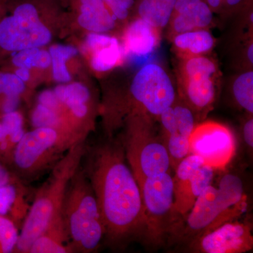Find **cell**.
<instances>
[{"label":"cell","mask_w":253,"mask_h":253,"mask_svg":"<svg viewBox=\"0 0 253 253\" xmlns=\"http://www.w3.org/2000/svg\"><path fill=\"white\" fill-rule=\"evenodd\" d=\"M39 51L38 47L29 48L18 51L13 57V64L18 68H26L28 69L36 67Z\"/></svg>","instance_id":"4dcf8cb0"},{"label":"cell","mask_w":253,"mask_h":253,"mask_svg":"<svg viewBox=\"0 0 253 253\" xmlns=\"http://www.w3.org/2000/svg\"><path fill=\"white\" fill-rule=\"evenodd\" d=\"M86 46L91 52V66L98 72L112 69L119 62L122 49L116 38L93 33L86 39Z\"/></svg>","instance_id":"2e32d148"},{"label":"cell","mask_w":253,"mask_h":253,"mask_svg":"<svg viewBox=\"0 0 253 253\" xmlns=\"http://www.w3.org/2000/svg\"><path fill=\"white\" fill-rule=\"evenodd\" d=\"M174 12L172 29L177 34L205 29L212 21V9L204 0H176Z\"/></svg>","instance_id":"5bb4252c"},{"label":"cell","mask_w":253,"mask_h":253,"mask_svg":"<svg viewBox=\"0 0 253 253\" xmlns=\"http://www.w3.org/2000/svg\"><path fill=\"white\" fill-rule=\"evenodd\" d=\"M62 218L73 253L97 251L105 238L104 222L90 181L82 164L68 184Z\"/></svg>","instance_id":"277c9868"},{"label":"cell","mask_w":253,"mask_h":253,"mask_svg":"<svg viewBox=\"0 0 253 253\" xmlns=\"http://www.w3.org/2000/svg\"><path fill=\"white\" fill-rule=\"evenodd\" d=\"M247 206L242 179L227 173L217 186L211 184L203 191L185 217L172 226L168 238L174 244L189 245L224 223L234 220L246 212Z\"/></svg>","instance_id":"7a4b0ae2"},{"label":"cell","mask_w":253,"mask_h":253,"mask_svg":"<svg viewBox=\"0 0 253 253\" xmlns=\"http://www.w3.org/2000/svg\"><path fill=\"white\" fill-rule=\"evenodd\" d=\"M156 28L139 18L133 21L126 33V49L136 60L148 59L158 44Z\"/></svg>","instance_id":"9a60e30c"},{"label":"cell","mask_w":253,"mask_h":253,"mask_svg":"<svg viewBox=\"0 0 253 253\" xmlns=\"http://www.w3.org/2000/svg\"><path fill=\"white\" fill-rule=\"evenodd\" d=\"M79 9L78 23L84 29L102 33L114 28L116 18L101 0H79Z\"/></svg>","instance_id":"e0dca14e"},{"label":"cell","mask_w":253,"mask_h":253,"mask_svg":"<svg viewBox=\"0 0 253 253\" xmlns=\"http://www.w3.org/2000/svg\"><path fill=\"white\" fill-rule=\"evenodd\" d=\"M174 169L175 174L172 177L174 204L171 229L185 217L200 195L212 184L215 171L205 164L202 158L194 154H189L183 158Z\"/></svg>","instance_id":"30bf717a"},{"label":"cell","mask_w":253,"mask_h":253,"mask_svg":"<svg viewBox=\"0 0 253 253\" xmlns=\"http://www.w3.org/2000/svg\"><path fill=\"white\" fill-rule=\"evenodd\" d=\"M126 110L132 115L159 118L161 113L176 101L175 90L170 78L159 65L149 63L138 71L129 88Z\"/></svg>","instance_id":"ba28073f"},{"label":"cell","mask_w":253,"mask_h":253,"mask_svg":"<svg viewBox=\"0 0 253 253\" xmlns=\"http://www.w3.org/2000/svg\"><path fill=\"white\" fill-rule=\"evenodd\" d=\"M151 117L145 115L131 116L121 144L126 162L138 185L149 176L169 172V154L162 136L155 132Z\"/></svg>","instance_id":"8992f818"},{"label":"cell","mask_w":253,"mask_h":253,"mask_svg":"<svg viewBox=\"0 0 253 253\" xmlns=\"http://www.w3.org/2000/svg\"><path fill=\"white\" fill-rule=\"evenodd\" d=\"M235 151V136L220 123L209 121L196 125L190 137L189 154L199 156L215 171L225 169Z\"/></svg>","instance_id":"8fae6325"},{"label":"cell","mask_w":253,"mask_h":253,"mask_svg":"<svg viewBox=\"0 0 253 253\" xmlns=\"http://www.w3.org/2000/svg\"><path fill=\"white\" fill-rule=\"evenodd\" d=\"M24 89V82L21 81L16 74L0 73V95L19 96Z\"/></svg>","instance_id":"f546056e"},{"label":"cell","mask_w":253,"mask_h":253,"mask_svg":"<svg viewBox=\"0 0 253 253\" xmlns=\"http://www.w3.org/2000/svg\"><path fill=\"white\" fill-rule=\"evenodd\" d=\"M63 222L50 226L30 247L28 253H72Z\"/></svg>","instance_id":"44dd1931"},{"label":"cell","mask_w":253,"mask_h":253,"mask_svg":"<svg viewBox=\"0 0 253 253\" xmlns=\"http://www.w3.org/2000/svg\"><path fill=\"white\" fill-rule=\"evenodd\" d=\"M15 74L18 76L21 81H27L30 78L29 69L26 68H18Z\"/></svg>","instance_id":"e575fe53"},{"label":"cell","mask_w":253,"mask_h":253,"mask_svg":"<svg viewBox=\"0 0 253 253\" xmlns=\"http://www.w3.org/2000/svg\"><path fill=\"white\" fill-rule=\"evenodd\" d=\"M51 38V33L41 22L38 6L32 1L16 5L13 14L0 21V49L5 51L46 45Z\"/></svg>","instance_id":"9c48e42d"},{"label":"cell","mask_w":253,"mask_h":253,"mask_svg":"<svg viewBox=\"0 0 253 253\" xmlns=\"http://www.w3.org/2000/svg\"><path fill=\"white\" fill-rule=\"evenodd\" d=\"M31 123L35 128L50 127L71 136L77 140H85L74 135L63 128V119L54 110L49 109L41 104L37 105L31 115Z\"/></svg>","instance_id":"cb8c5ba5"},{"label":"cell","mask_w":253,"mask_h":253,"mask_svg":"<svg viewBox=\"0 0 253 253\" xmlns=\"http://www.w3.org/2000/svg\"><path fill=\"white\" fill-rule=\"evenodd\" d=\"M144 230L142 239L159 246L168 236L172 223L174 184L169 172L149 176L140 184Z\"/></svg>","instance_id":"52a82bcc"},{"label":"cell","mask_w":253,"mask_h":253,"mask_svg":"<svg viewBox=\"0 0 253 253\" xmlns=\"http://www.w3.org/2000/svg\"><path fill=\"white\" fill-rule=\"evenodd\" d=\"M54 93L61 104L66 106L75 119L84 120L89 113L91 94L86 86L78 83L56 86Z\"/></svg>","instance_id":"ffe728a7"},{"label":"cell","mask_w":253,"mask_h":253,"mask_svg":"<svg viewBox=\"0 0 253 253\" xmlns=\"http://www.w3.org/2000/svg\"><path fill=\"white\" fill-rule=\"evenodd\" d=\"M80 141L53 128H35L15 146L8 167L22 181L36 180Z\"/></svg>","instance_id":"5b68a950"},{"label":"cell","mask_w":253,"mask_h":253,"mask_svg":"<svg viewBox=\"0 0 253 253\" xmlns=\"http://www.w3.org/2000/svg\"><path fill=\"white\" fill-rule=\"evenodd\" d=\"M21 179L6 165L0 161V186L11 183L21 182ZM23 182V181H22Z\"/></svg>","instance_id":"d6a6232c"},{"label":"cell","mask_w":253,"mask_h":253,"mask_svg":"<svg viewBox=\"0 0 253 253\" xmlns=\"http://www.w3.org/2000/svg\"><path fill=\"white\" fill-rule=\"evenodd\" d=\"M212 35L205 29H196L176 35L174 46L189 54L200 55L211 51L214 46Z\"/></svg>","instance_id":"603a6c76"},{"label":"cell","mask_w":253,"mask_h":253,"mask_svg":"<svg viewBox=\"0 0 253 253\" xmlns=\"http://www.w3.org/2000/svg\"><path fill=\"white\" fill-rule=\"evenodd\" d=\"M25 191L22 181L0 186V215L12 219L16 225V221L26 217L30 208L25 199Z\"/></svg>","instance_id":"d6986e66"},{"label":"cell","mask_w":253,"mask_h":253,"mask_svg":"<svg viewBox=\"0 0 253 253\" xmlns=\"http://www.w3.org/2000/svg\"><path fill=\"white\" fill-rule=\"evenodd\" d=\"M243 0H224L226 4L229 6H235L239 4Z\"/></svg>","instance_id":"74e56055"},{"label":"cell","mask_w":253,"mask_h":253,"mask_svg":"<svg viewBox=\"0 0 253 253\" xmlns=\"http://www.w3.org/2000/svg\"><path fill=\"white\" fill-rule=\"evenodd\" d=\"M223 1L224 0H206V2L211 9H217L220 7Z\"/></svg>","instance_id":"d590c367"},{"label":"cell","mask_w":253,"mask_h":253,"mask_svg":"<svg viewBox=\"0 0 253 253\" xmlns=\"http://www.w3.org/2000/svg\"><path fill=\"white\" fill-rule=\"evenodd\" d=\"M217 72V66L212 60L202 56L190 58L184 64V73L186 79L196 77L212 78Z\"/></svg>","instance_id":"4316f807"},{"label":"cell","mask_w":253,"mask_h":253,"mask_svg":"<svg viewBox=\"0 0 253 253\" xmlns=\"http://www.w3.org/2000/svg\"><path fill=\"white\" fill-rule=\"evenodd\" d=\"M175 101L159 117L163 128L161 136L174 169L189 154L190 137L196 126L194 111L187 105L177 104Z\"/></svg>","instance_id":"7c38bea8"},{"label":"cell","mask_w":253,"mask_h":253,"mask_svg":"<svg viewBox=\"0 0 253 253\" xmlns=\"http://www.w3.org/2000/svg\"><path fill=\"white\" fill-rule=\"evenodd\" d=\"M1 7H2V4H1V1H0V9H1Z\"/></svg>","instance_id":"ab89813d"},{"label":"cell","mask_w":253,"mask_h":253,"mask_svg":"<svg viewBox=\"0 0 253 253\" xmlns=\"http://www.w3.org/2000/svg\"><path fill=\"white\" fill-rule=\"evenodd\" d=\"M244 138L245 142L250 149L253 147V120L251 118L246 123L244 126Z\"/></svg>","instance_id":"836d02e7"},{"label":"cell","mask_w":253,"mask_h":253,"mask_svg":"<svg viewBox=\"0 0 253 253\" xmlns=\"http://www.w3.org/2000/svg\"><path fill=\"white\" fill-rule=\"evenodd\" d=\"M19 231L12 219L0 215V253H14Z\"/></svg>","instance_id":"83f0119b"},{"label":"cell","mask_w":253,"mask_h":253,"mask_svg":"<svg viewBox=\"0 0 253 253\" xmlns=\"http://www.w3.org/2000/svg\"><path fill=\"white\" fill-rule=\"evenodd\" d=\"M86 150L85 140L78 141L51 169L48 179L37 191L23 219L14 253H28L37 238L50 226L63 221L66 190L71 178L81 167Z\"/></svg>","instance_id":"3957f363"},{"label":"cell","mask_w":253,"mask_h":253,"mask_svg":"<svg viewBox=\"0 0 253 253\" xmlns=\"http://www.w3.org/2000/svg\"><path fill=\"white\" fill-rule=\"evenodd\" d=\"M101 1H102L103 2H104L105 4V3L107 2V1H109V0H101Z\"/></svg>","instance_id":"f35d334b"},{"label":"cell","mask_w":253,"mask_h":253,"mask_svg":"<svg viewBox=\"0 0 253 253\" xmlns=\"http://www.w3.org/2000/svg\"><path fill=\"white\" fill-rule=\"evenodd\" d=\"M215 86L212 78L196 77L186 79L184 94L187 106L193 111L206 112L215 99Z\"/></svg>","instance_id":"ac0fdd59"},{"label":"cell","mask_w":253,"mask_h":253,"mask_svg":"<svg viewBox=\"0 0 253 253\" xmlns=\"http://www.w3.org/2000/svg\"><path fill=\"white\" fill-rule=\"evenodd\" d=\"M189 246L195 253L249 252L253 249L252 226L250 223L227 221L200 236Z\"/></svg>","instance_id":"4fadbf2b"},{"label":"cell","mask_w":253,"mask_h":253,"mask_svg":"<svg viewBox=\"0 0 253 253\" xmlns=\"http://www.w3.org/2000/svg\"><path fill=\"white\" fill-rule=\"evenodd\" d=\"M0 121L2 123L7 133L8 143H9L11 153H13L15 146L25 134L24 129L23 128L22 116L17 111H15L3 114Z\"/></svg>","instance_id":"f1b7e54d"},{"label":"cell","mask_w":253,"mask_h":253,"mask_svg":"<svg viewBox=\"0 0 253 253\" xmlns=\"http://www.w3.org/2000/svg\"><path fill=\"white\" fill-rule=\"evenodd\" d=\"M83 167L90 181L105 228V238L113 248L142 239L144 215L140 189L126 162L121 140L109 141L87 153Z\"/></svg>","instance_id":"6da1fadb"},{"label":"cell","mask_w":253,"mask_h":253,"mask_svg":"<svg viewBox=\"0 0 253 253\" xmlns=\"http://www.w3.org/2000/svg\"><path fill=\"white\" fill-rule=\"evenodd\" d=\"M49 54L54 79L60 83H67L71 81V75L66 63L68 59L78 54L77 49L71 46L54 45L50 47Z\"/></svg>","instance_id":"d4e9b609"},{"label":"cell","mask_w":253,"mask_h":253,"mask_svg":"<svg viewBox=\"0 0 253 253\" xmlns=\"http://www.w3.org/2000/svg\"><path fill=\"white\" fill-rule=\"evenodd\" d=\"M247 56L249 58V62L253 64V45L251 44L249 46V49H248Z\"/></svg>","instance_id":"8d00e7d4"},{"label":"cell","mask_w":253,"mask_h":253,"mask_svg":"<svg viewBox=\"0 0 253 253\" xmlns=\"http://www.w3.org/2000/svg\"><path fill=\"white\" fill-rule=\"evenodd\" d=\"M176 0H139V18L158 29L166 27L170 21Z\"/></svg>","instance_id":"7402d4cb"},{"label":"cell","mask_w":253,"mask_h":253,"mask_svg":"<svg viewBox=\"0 0 253 253\" xmlns=\"http://www.w3.org/2000/svg\"><path fill=\"white\" fill-rule=\"evenodd\" d=\"M38 101H39V104L43 105V106H46L49 109L54 110L60 116L59 109L61 102L58 99L57 96L55 94L54 91L46 90L43 91L40 95Z\"/></svg>","instance_id":"1f68e13d"},{"label":"cell","mask_w":253,"mask_h":253,"mask_svg":"<svg viewBox=\"0 0 253 253\" xmlns=\"http://www.w3.org/2000/svg\"><path fill=\"white\" fill-rule=\"evenodd\" d=\"M233 93L236 102L241 108L253 114V73L249 71L236 78L233 84Z\"/></svg>","instance_id":"484cf974"}]
</instances>
